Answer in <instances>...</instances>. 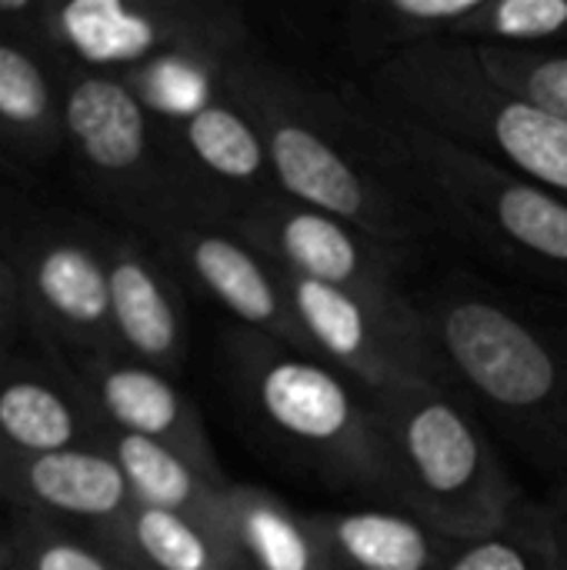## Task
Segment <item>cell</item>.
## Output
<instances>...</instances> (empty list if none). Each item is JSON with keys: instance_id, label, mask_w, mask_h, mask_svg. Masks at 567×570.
Wrapping results in <instances>:
<instances>
[{"instance_id": "5bb4252c", "label": "cell", "mask_w": 567, "mask_h": 570, "mask_svg": "<svg viewBox=\"0 0 567 570\" xmlns=\"http://www.w3.org/2000/svg\"><path fill=\"white\" fill-rule=\"evenodd\" d=\"M0 508L20 518L107 531L134 508V494L104 448L20 451L0 441Z\"/></svg>"}, {"instance_id": "4316f807", "label": "cell", "mask_w": 567, "mask_h": 570, "mask_svg": "<svg viewBox=\"0 0 567 570\" xmlns=\"http://www.w3.org/2000/svg\"><path fill=\"white\" fill-rule=\"evenodd\" d=\"M471 47L501 87L567 120V47Z\"/></svg>"}, {"instance_id": "7402d4cb", "label": "cell", "mask_w": 567, "mask_h": 570, "mask_svg": "<svg viewBox=\"0 0 567 570\" xmlns=\"http://www.w3.org/2000/svg\"><path fill=\"white\" fill-rule=\"evenodd\" d=\"M97 534L137 570H231L224 534L140 501L114 528Z\"/></svg>"}, {"instance_id": "e0dca14e", "label": "cell", "mask_w": 567, "mask_h": 570, "mask_svg": "<svg viewBox=\"0 0 567 570\" xmlns=\"http://www.w3.org/2000/svg\"><path fill=\"white\" fill-rule=\"evenodd\" d=\"M0 441L20 451L100 448V424L57 354L0 341Z\"/></svg>"}, {"instance_id": "44dd1931", "label": "cell", "mask_w": 567, "mask_h": 570, "mask_svg": "<svg viewBox=\"0 0 567 570\" xmlns=\"http://www.w3.org/2000/svg\"><path fill=\"white\" fill-rule=\"evenodd\" d=\"M231 570H331L314 518L257 484L227 494Z\"/></svg>"}, {"instance_id": "cb8c5ba5", "label": "cell", "mask_w": 567, "mask_h": 570, "mask_svg": "<svg viewBox=\"0 0 567 570\" xmlns=\"http://www.w3.org/2000/svg\"><path fill=\"white\" fill-rule=\"evenodd\" d=\"M0 570H137L97 531L10 514L0 531Z\"/></svg>"}, {"instance_id": "603a6c76", "label": "cell", "mask_w": 567, "mask_h": 570, "mask_svg": "<svg viewBox=\"0 0 567 570\" xmlns=\"http://www.w3.org/2000/svg\"><path fill=\"white\" fill-rule=\"evenodd\" d=\"M478 0H371L348 13V40L378 63L431 40H451Z\"/></svg>"}, {"instance_id": "f1b7e54d", "label": "cell", "mask_w": 567, "mask_h": 570, "mask_svg": "<svg viewBox=\"0 0 567 570\" xmlns=\"http://www.w3.org/2000/svg\"><path fill=\"white\" fill-rule=\"evenodd\" d=\"M548 531H551V548H555V570H567V474L555 484L548 501H541Z\"/></svg>"}, {"instance_id": "8992f818", "label": "cell", "mask_w": 567, "mask_h": 570, "mask_svg": "<svg viewBox=\"0 0 567 570\" xmlns=\"http://www.w3.org/2000/svg\"><path fill=\"white\" fill-rule=\"evenodd\" d=\"M371 97L567 200V120L501 87L471 43L431 40L378 63Z\"/></svg>"}, {"instance_id": "d4e9b609", "label": "cell", "mask_w": 567, "mask_h": 570, "mask_svg": "<svg viewBox=\"0 0 567 570\" xmlns=\"http://www.w3.org/2000/svg\"><path fill=\"white\" fill-rule=\"evenodd\" d=\"M441 570H555L545 508L521 501L498 528L458 538Z\"/></svg>"}, {"instance_id": "6da1fadb", "label": "cell", "mask_w": 567, "mask_h": 570, "mask_svg": "<svg viewBox=\"0 0 567 570\" xmlns=\"http://www.w3.org/2000/svg\"><path fill=\"white\" fill-rule=\"evenodd\" d=\"M224 97L254 124L274 187L364 234L411 247L434 220L381 160L354 94H338L277 63L251 40L221 70Z\"/></svg>"}, {"instance_id": "7a4b0ae2", "label": "cell", "mask_w": 567, "mask_h": 570, "mask_svg": "<svg viewBox=\"0 0 567 570\" xmlns=\"http://www.w3.org/2000/svg\"><path fill=\"white\" fill-rule=\"evenodd\" d=\"M381 160L411 200L495 261L567 287V200L441 137L408 114L354 94Z\"/></svg>"}, {"instance_id": "83f0119b", "label": "cell", "mask_w": 567, "mask_h": 570, "mask_svg": "<svg viewBox=\"0 0 567 570\" xmlns=\"http://www.w3.org/2000/svg\"><path fill=\"white\" fill-rule=\"evenodd\" d=\"M20 327H30L27 311H23V297H20V284H17L13 267L0 254V341H17Z\"/></svg>"}, {"instance_id": "d6986e66", "label": "cell", "mask_w": 567, "mask_h": 570, "mask_svg": "<svg viewBox=\"0 0 567 570\" xmlns=\"http://www.w3.org/2000/svg\"><path fill=\"white\" fill-rule=\"evenodd\" d=\"M331 570H441L458 538L398 508L314 511Z\"/></svg>"}, {"instance_id": "52a82bcc", "label": "cell", "mask_w": 567, "mask_h": 570, "mask_svg": "<svg viewBox=\"0 0 567 570\" xmlns=\"http://www.w3.org/2000/svg\"><path fill=\"white\" fill-rule=\"evenodd\" d=\"M60 67L63 157L97 204L150 240L190 224L164 120L140 94L107 73Z\"/></svg>"}, {"instance_id": "484cf974", "label": "cell", "mask_w": 567, "mask_h": 570, "mask_svg": "<svg viewBox=\"0 0 567 570\" xmlns=\"http://www.w3.org/2000/svg\"><path fill=\"white\" fill-rule=\"evenodd\" d=\"M451 40L491 47H567V0H478Z\"/></svg>"}, {"instance_id": "30bf717a", "label": "cell", "mask_w": 567, "mask_h": 570, "mask_svg": "<svg viewBox=\"0 0 567 570\" xmlns=\"http://www.w3.org/2000/svg\"><path fill=\"white\" fill-rule=\"evenodd\" d=\"M0 254L17 274L27 324L40 331L47 351H117L100 230L50 220L13 224Z\"/></svg>"}, {"instance_id": "9a60e30c", "label": "cell", "mask_w": 567, "mask_h": 570, "mask_svg": "<svg viewBox=\"0 0 567 570\" xmlns=\"http://www.w3.org/2000/svg\"><path fill=\"white\" fill-rule=\"evenodd\" d=\"M154 240L164 261L194 287H201L211 301H217L237 321V327L307 351L287 307L281 274L234 230L180 224L157 234Z\"/></svg>"}, {"instance_id": "ffe728a7", "label": "cell", "mask_w": 567, "mask_h": 570, "mask_svg": "<svg viewBox=\"0 0 567 570\" xmlns=\"http://www.w3.org/2000/svg\"><path fill=\"white\" fill-rule=\"evenodd\" d=\"M100 448L124 471L134 501L180 514L227 538V494L234 484L231 478H211L184 454L134 434L100 428Z\"/></svg>"}, {"instance_id": "ba28073f", "label": "cell", "mask_w": 567, "mask_h": 570, "mask_svg": "<svg viewBox=\"0 0 567 570\" xmlns=\"http://www.w3.org/2000/svg\"><path fill=\"white\" fill-rule=\"evenodd\" d=\"M247 40L244 13L211 0H50L40 27L57 63L120 80L174 60L224 70Z\"/></svg>"}, {"instance_id": "5b68a950", "label": "cell", "mask_w": 567, "mask_h": 570, "mask_svg": "<svg viewBox=\"0 0 567 570\" xmlns=\"http://www.w3.org/2000/svg\"><path fill=\"white\" fill-rule=\"evenodd\" d=\"M384 441L394 508L448 538L498 528L525 498L468 397L444 381L364 391Z\"/></svg>"}, {"instance_id": "2e32d148", "label": "cell", "mask_w": 567, "mask_h": 570, "mask_svg": "<svg viewBox=\"0 0 567 570\" xmlns=\"http://www.w3.org/2000/svg\"><path fill=\"white\" fill-rule=\"evenodd\" d=\"M117 351L174 374L184 361L187 317L174 271L134 234L100 230Z\"/></svg>"}, {"instance_id": "4fadbf2b", "label": "cell", "mask_w": 567, "mask_h": 570, "mask_svg": "<svg viewBox=\"0 0 567 570\" xmlns=\"http://www.w3.org/2000/svg\"><path fill=\"white\" fill-rule=\"evenodd\" d=\"M63 371L84 394L90 414L104 431L134 434L157 441L187 461H194L211 478H227L217 451L207 438L197 404L174 384L170 374L140 364L120 351L104 354H60Z\"/></svg>"}, {"instance_id": "3957f363", "label": "cell", "mask_w": 567, "mask_h": 570, "mask_svg": "<svg viewBox=\"0 0 567 570\" xmlns=\"http://www.w3.org/2000/svg\"><path fill=\"white\" fill-rule=\"evenodd\" d=\"M414 301L444 381L528 461L567 474V341L501 294L461 281Z\"/></svg>"}, {"instance_id": "277c9868", "label": "cell", "mask_w": 567, "mask_h": 570, "mask_svg": "<svg viewBox=\"0 0 567 570\" xmlns=\"http://www.w3.org/2000/svg\"><path fill=\"white\" fill-rule=\"evenodd\" d=\"M231 384L251 421L334 491L394 508V484L368 394L307 351L237 327L227 337Z\"/></svg>"}, {"instance_id": "ac0fdd59", "label": "cell", "mask_w": 567, "mask_h": 570, "mask_svg": "<svg viewBox=\"0 0 567 570\" xmlns=\"http://www.w3.org/2000/svg\"><path fill=\"white\" fill-rule=\"evenodd\" d=\"M0 154L47 167L63 157L60 67L33 40L0 33Z\"/></svg>"}, {"instance_id": "7c38bea8", "label": "cell", "mask_w": 567, "mask_h": 570, "mask_svg": "<svg viewBox=\"0 0 567 570\" xmlns=\"http://www.w3.org/2000/svg\"><path fill=\"white\" fill-rule=\"evenodd\" d=\"M164 137L190 224L231 227L244 210L277 190L254 124L224 90L194 114L164 120Z\"/></svg>"}, {"instance_id": "8fae6325", "label": "cell", "mask_w": 567, "mask_h": 570, "mask_svg": "<svg viewBox=\"0 0 567 570\" xmlns=\"http://www.w3.org/2000/svg\"><path fill=\"white\" fill-rule=\"evenodd\" d=\"M227 230L284 274L361 294L398 291V271L408 250L384 244L334 214L291 200L281 190L257 200Z\"/></svg>"}, {"instance_id": "9c48e42d", "label": "cell", "mask_w": 567, "mask_h": 570, "mask_svg": "<svg viewBox=\"0 0 567 570\" xmlns=\"http://www.w3.org/2000/svg\"><path fill=\"white\" fill-rule=\"evenodd\" d=\"M277 274L307 354L354 381L361 391L408 381H444L424 314L401 287L388 294H361L284 271Z\"/></svg>"}]
</instances>
